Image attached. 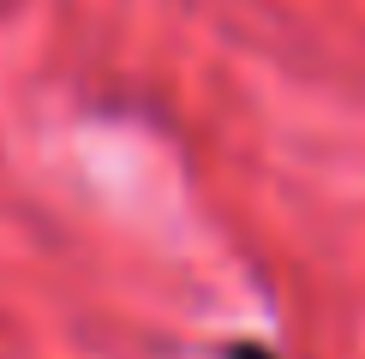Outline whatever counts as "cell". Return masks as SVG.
Wrapping results in <instances>:
<instances>
[{
    "label": "cell",
    "mask_w": 365,
    "mask_h": 359,
    "mask_svg": "<svg viewBox=\"0 0 365 359\" xmlns=\"http://www.w3.org/2000/svg\"><path fill=\"white\" fill-rule=\"evenodd\" d=\"M222 359H276L269 348H257V341H234V348H227Z\"/></svg>",
    "instance_id": "6da1fadb"
}]
</instances>
